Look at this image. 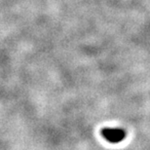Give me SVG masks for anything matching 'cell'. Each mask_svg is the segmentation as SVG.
<instances>
[{"label":"cell","mask_w":150,"mask_h":150,"mask_svg":"<svg viewBox=\"0 0 150 150\" xmlns=\"http://www.w3.org/2000/svg\"><path fill=\"white\" fill-rule=\"evenodd\" d=\"M101 134L107 142L111 143H119L126 137V132L122 129L106 128L101 130Z\"/></svg>","instance_id":"obj_1"}]
</instances>
